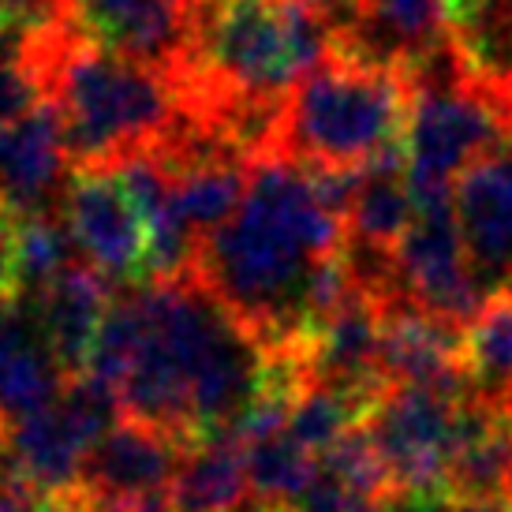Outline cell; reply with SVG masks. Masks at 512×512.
<instances>
[{
    "label": "cell",
    "mask_w": 512,
    "mask_h": 512,
    "mask_svg": "<svg viewBox=\"0 0 512 512\" xmlns=\"http://www.w3.org/2000/svg\"><path fill=\"white\" fill-rule=\"evenodd\" d=\"M86 38L176 75L187 53L195 0H75Z\"/></svg>",
    "instance_id": "14"
},
{
    "label": "cell",
    "mask_w": 512,
    "mask_h": 512,
    "mask_svg": "<svg viewBox=\"0 0 512 512\" xmlns=\"http://www.w3.org/2000/svg\"><path fill=\"white\" fill-rule=\"evenodd\" d=\"M30 299V307L38 314V326H42L49 348L57 352L60 367L68 374H83L94 352V341L101 333V322L109 314V292H105V277L90 270L86 262L64 270L57 281H49L42 292Z\"/></svg>",
    "instance_id": "16"
},
{
    "label": "cell",
    "mask_w": 512,
    "mask_h": 512,
    "mask_svg": "<svg viewBox=\"0 0 512 512\" xmlns=\"http://www.w3.org/2000/svg\"><path fill=\"white\" fill-rule=\"evenodd\" d=\"M382 397V393H378ZM374 393H356V389H337V385H318L307 382L292 400L285 430L307 449V453L322 456L329 453L344 434L363 427Z\"/></svg>",
    "instance_id": "20"
},
{
    "label": "cell",
    "mask_w": 512,
    "mask_h": 512,
    "mask_svg": "<svg viewBox=\"0 0 512 512\" xmlns=\"http://www.w3.org/2000/svg\"><path fill=\"white\" fill-rule=\"evenodd\" d=\"M378 512H453V498L438 490H389Z\"/></svg>",
    "instance_id": "25"
},
{
    "label": "cell",
    "mask_w": 512,
    "mask_h": 512,
    "mask_svg": "<svg viewBox=\"0 0 512 512\" xmlns=\"http://www.w3.org/2000/svg\"><path fill=\"white\" fill-rule=\"evenodd\" d=\"M412 94L397 68L329 53L288 90L273 154L303 169L356 172L404 146Z\"/></svg>",
    "instance_id": "5"
},
{
    "label": "cell",
    "mask_w": 512,
    "mask_h": 512,
    "mask_svg": "<svg viewBox=\"0 0 512 512\" xmlns=\"http://www.w3.org/2000/svg\"><path fill=\"white\" fill-rule=\"evenodd\" d=\"M438 314L453 326H468L486 303L475 281L456 221L453 195L419 202L412 228L393 247V299ZM385 307V303H382Z\"/></svg>",
    "instance_id": "8"
},
{
    "label": "cell",
    "mask_w": 512,
    "mask_h": 512,
    "mask_svg": "<svg viewBox=\"0 0 512 512\" xmlns=\"http://www.w3.org/2000/svg\"><path fill=\"white\" fill-rule=\"evenodd\" d=\"M27 68L53 101L79 169H116L157 154L187 116L176 75L86 38L83 27L34 42Z\"/></svg>",
    "instance_id": "3"
},
{
    "label": "cell",
    "mask_w": 512,
    "mask_h": 512,
    "mask_svg": "<svg viewBox=\"0 0 512 512\" xmlns=\"http://www.w3.org/2000/svg\"><path fill=\"white\" fill-rule=\"evenodd\" d=\"M382 374L385 385H423L445 397L471 400L464 374V326L412 303L382 307Z\"/></svg>",
    "instance_id": "13"
},
{
    "label": "cell",
    "mask_w": 512,
    "mask_h": 512,
    "mask_svg": "<svg viewBox=\"0 0 512 512\" xmlns=\"http://www.w3.org/2000/svg\"><path fill=\"white\" fill-rule=\"evenodd\" d=\"M341 247L344 217L318 195L311 169L266 154L251 161L240 210L202 240L191 273L270 352H292L356 288Z\"/></svg>",
    "instance_id": "1"
},
{
    "label": "cell",
    "mask_w": 512,
    "mask_h": 512,
    "mask_svg": "<svg viewBox=\"0 0 512 512\" xmlns=\"http://www.w3.org/2000/svg\"><path fill=\"white\" fill-rule=\"evenodd\" d=\"M236 512H273L270 505H262V501H258V505H251V501H247V505H243V509H236Z\"/></svg>",
    "instance_id": "31"
},
{
    "label": "cell",
    "mask_w": 512,
    "mask_h": 512,
    "mask_svg": "<svg viewBox=\"0 0 512 512\" xmlns=\"http://www.w3.org/2000/svg\"><path fill=\"white\" fill-rule=\"evenodd\" d=\"M79 247L64 214L15 217V296H34L64 270L79 266Z\"/></svg>",
    "instance_id": "22"
},
{
    "label": "cell",
    "mask_w": 512,
    "mask_h": 512,
    "mask_svg": "<svg viewBox=\"0 0 512 512\" xmlns=\"http://www.w3.org/2000/svg\"><path fill=\"white\" fill-rule=\"evenodd\" d=\"M64 221L90 270L139 285L150 277V228L116 169H79L64 191Z\"/></svg>",
    "instance_id": "9"
},
{
    "label": "cell",
    "mask_w": 512,
    "mask_h": 512,
    "mask_svg": "<svg viewBox=\"0 0 512 512\" xmlns=\"http://www.w3.org/2000/svg\"><path fill=\"white\" fill-rule=\"evenodd\" d=\"M464 374L471 400L512 415V288L494 292L464 326Z\"/></svg>",
    "instance_id": "19"
},
{
    "label": "cell",
    "mask_w": 512,
    "mask_h": 512,
    "mask_svg": "<svg viewBox=\"0 0 512 512\" xmlns=\"http://www.w3.org/2000/svg\"><path fill=\"white\" fill-rule=\"evenodd\" d=\"M38 512H90L86 501L79 494H60V498H42V509Z\"/></svg>",
    "instance_id": "29"
},
{
    "label": "cell",
    "mask_w": 512,
    "mask_h": 512,
    "mask_svg": "<svg viewBox=\"0 0 512 512\" xmlns=\"http://www.w3.org/2000/svg\"><path fill=\"white\" fill-rule=\"evenodd\" d=\"M120 415L124 408L113 385L98 382L94 374H75L49 408L4 427L8 479L42 498L75 494L86 453L105 430L120 423Z\"/></svg>",
    "instance_id": "6"
},
{
    "label": "cell",
    "mask_w": 512,
    "mask_h": 512,
    "mask_svg": "<svg viewBox=\"0 0 512 512\" xmlns=\"http://www.w3.org/2000/svg\"><path fill=\"white\" fill-rule=\"evenodd\" d=\"M509 498H512V486H509Z\"/></svg>",
    "instance_id": "32"
},
{
    "label": "cell",
    "mask_w": 512,
    "mask_h": 512,
    "mask_svg": "<svg viewBox=\"0 0 512 512\" xmlns=\"http://www.w3.org/2000/svg\"><path fill=\"white\" fill-rule=\"evenodd\" d=\"M243 453H247V475H251L255 501L270 505L273 512L296 509V501L303 498V490L314 479L318 456L307 453L288 430L243 441Z\"/></svg>",
    "instance_id": "21"
},
{
    "label": "cell",
    "mask_w": 512,
    "mask_h": 512,
    "mask_svg": "<svg viewBox=\"0 0 512 512\" xmlns=\"http://www.w3.org/2000/svg\"><path fill=\"white\" fill-rule=\"evenodd\" d=\"M296 4H303V8H311V12H318L322 19H326L333 30H341L348 19H352V12H356L359 0H296Z\"/></svg>",
    "instance_id": "27"
},
{
    "label": "cell",
    "mask_w": 512,
    "mask_h": 512,
    "mask_svg": "<svg viewBox=\"0 0 512 512\" xmlns=\"http://www.w3.org/2000/svg\"><path fill=\"white\" fill-rule=\"evenodd\" d=\"M15 296V217L0 206V299Z\"/></svg>",
    "instance_id": "26"
},
{
    "label": "cell",
    "mask_w": 512,
    "mask_h": 512,
    "mask_svg": "<svg viewBox=\"0 0 512 512\" xmlns=\"http://www.w3.org/2000/svg\"><path fill=\"white\" fill-rule=\"evenodd\" d=\"M75 27H79L75 0H0V34L23 49Z\"/></svg>",
    "instance_id": "23"
},
{
    "label": "cell",
    "mask_w": 512,
    "mask_h": 512,
    "mask_svg": "<svg viewBox=\"0 0 512 512\" xmlns=\"http://www.w3.org/2000/svg\"><path fill=\"white\" fill-rule=\"evenodd\" d=\"M333 53V27L296 0H195L180 90L191 113L232 101H285Z\"/></svg>",
    "instance_id": "4"
},
{
    "label": "cell",
    "mask_w": 512,
    "mask_h": 512,
    "mask_svg": "<svg viewBox=\"0 0 512 512\" xmlns=\"http://www.w3.org/2000/svg\"><path fill=\"white\" fill-rule=\"evenodd\" d=\"M453 206L483 296L512 288V131L460 176Z\"/></svg>",
    "instance_id": "11"
},
{
    "label": "cell",
    "mask_w": 512,
    "mask_h": 512,
    "mask_svg": "<svg viewBox=\"0 0 512 512\" xmlns=\"http://www.w3.org/2000/svg\"><path fill=\"white\" fill-rule=\"evenodd\" d=\"M68 378L72 374L45 341L30 299H0V427L49 408Z\"/></svg>",
    "instance_id": "15"
},
{
    "label": "cell",
    "mask_w": 512,
    "mask_h": 512,
    "mask_svg": "<svg viewBox=\"0 0 512 512\" xmlns=\"http://www.w3.org/2000/svg\"><path fill=\"white\" fill-rule=\"evenodd\" d=\"M415 210H419V199L408 184V165H404V146H400L367 169H359L356 199L344 217V243L370 247V251H393L412 228Z\"/></svg>",
    "instance_id": "17"
},
{
    "label": "cell",
    "mask_w": 512,
    "mask_h": 512,
    "mask_svg": "<svg viewBox=\"0 0 512 512\" xmlns=\"http://www.w3.org/2000/svg\"><path fill=\"white\" fill-rule=\"evenodd\" d=\"M72 154L53 101L15 120H0V206L12 217L53 214L68 191Z\"/></svg>",
    "instance_id": "12"
},
{
    "label": "cell",
    "mask_w": 512,
    "mask_h": 512,
    "mask_svg": "<svg viewBox=\"0 0 512 512\" xmlns=\"http://www.w3.org/2000/svg\"><path fill=\"white\" fill-rule=\"evenodd\" d=\"M169 494L176 512H236L255 501L243 441L232 434L191 441Z\"/></svg>",
    "instance_id": "18"
},
{
    "label": "cell",
    "mask_w": 512,
    "mask_h": 512,
    "mask_svg": "<svg viewBox=\"0 0 512 512\" xmlns=\"http://www.w3.org/2000/svg\"><path fill=\"white\" fill-rule=\"evenodd\" d=\"M4 475H8V449H4V427H0V486H4Z\"/></svg>",
    "instance_id": "30"
},
{
    "label": "cell",
    "mask_w": 512,
    "mask_h": 512,
    "mask_svg": "<svg viewBox=\"0 0 512 512\" xmlns=\"http://www.w3.org/2000/svg\"><path fill=\"white\" fill-rule=\"evenodd\" d=\"M139 341L116 382L128 419L176 441L232 434L270 382L273 352L195 273L135 285Z\"/></svg>",
    "instance_id": "2"
},
{
    "label": "cell",
    "mask_w": 512,
    "mask_h": 512,
    "mask_svg": "<svg viewBox=\"0 0 512 512\" xmlns=\"http://www.w3.org/2000/svg\"><path fill=\"white\" fill-rule=\"evenodd\" d=\"M45 101L38 79L30 75V68L23 60L8 53L0 45V120H15V116H27L30 109H38Z\"/></svg>",
    "instance_id": "24"
},
{
    "label": "cell",
    "mask_w": 512,
    "mask_h": 512,
    "mask_svg": "<svg viewBox=\"0 0 512 512\" xmlns=\"http://www.w3.org/2000/svg\"><path fill=\"white\" fill-rule=\"evenodd\" d=\"M479 419V400L445 397L423 385H385L370 404L363 430L393 490H438L453 456Z\"/></svg>",
    "instance_id": "7"
},
{
    "label": "cell",
    "mask_w": 512,
    "mask_h": 512,
    "mask_svg": "<svg viewBox=\"0 0 512 512\" xmlns=\"http://www.w3.org/2000/svg\"><path fill=\"white\" fill-rule=\"evenodd\" d=\"M453 512H512V498H483V501H453Z\"/></svg>",
    "instance_id": "28"
},
{
    "label": "cell",
    "mask_w": 512,
    "mask_h": 512,
    "mask_svg": "<svg viewBox=\"0 0 512 512\" xmlns=\"http://www.w3.org/2000/svg\"><path fill=\"white\" fill-rule=\"evenodd\" d=\"M184 449V441L165 430L124 415L86 453L75 494L90 512H128L139 501L169 494Z\"/></svg>",
    "instance_id": "10"
}]
</instances>
